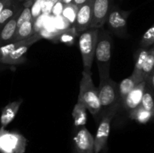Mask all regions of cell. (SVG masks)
Returning <instances> with one entry per match:
<instances>
[{"mask_svg":"<svg viewBox=\"0 0 154 153\" xmlns=\"http://www.w3.org/2000/svg\"><path fill=\"white\" fill-rule=\"evenodd\" d=\"M154 44V25L147 29L141 38L140 46L141 48H150Z\"/></svg>","mask_w":154,"mask_h":153,"instance_id":"d4e9b609","label":"cell"},{"mask_svg":"<svg viewBox=\"0 0 154 153\" xmlns=\"http://www.w3.org/2000/svg\"><path fill=\"white\" fill-rule=\"evenodd\" d=\"M23 100H17L10 102L2 109L1 116H0V124L1 128H5L8 125L16 116L20 106L22 104Z\"/></svg>","mask_w":154,"mask_h":153,"instance_id":"4fadbf2b","label":"cell"},{"mask_svg":"<svg viewBox=\"0 0 154 153\" xmlns=\"http://www.w3.org/2000/svg\"><path fill=\"white\" fill-rule=\"evenodd\" d=\"M35 0H25L23 4V8H31V7L32 6Z\"/></svg>","mask_w":154,"mask_h":153,"instance_id":"1f68e13d","label":"cell"},{"mask_svg":"<svg viewBox=\"0 0 154 153\" xmlns=\"http://www.w3.org/2000/svg\"><path fill=\"white\" fill-rule=\"evenodd\" d=\"M44 1L45 0H35L32 6L31 7V13L33 20H35L38 16L42 14Z\"/></svg>","mask_w":154,"mask_h":153,"instance_id":"4316f807","label":"cell"},{"mask_svg":"<svg viewBox=\"0 0 154 153\" xmlns=\"http://www.w3.org/2000/svg\"><path fill=\"white\" fill-rule=\"evenodd\" d=\"M73 140L77 152L94 153V137L85 126L78 128Z\"/></svg>","mask_w":154,"mask_h":153,"instance_id":"9c48e42d","label":"cell"},{"mask_svg":"<svg viewBox=\"0 0 154 153\" xmlns=\"http://www.w3.org/2000/svg\"><path fill=\"white\" fill-rule=\"evenodd\" d=\"M99 30V28H90L79 34L78 44L82 57L84 71H91L95 58Z\"/></svg>","mask_w":154,"mask_h":153,"instance_id":"277c9868","label":"cell"},{"mask_svg":"<svg viewBox=\"0 0 154 153\" xmlns=\"http://www.w3.org/2000/svg\"><path fill=\"white\" fill-rule=\"evenodd\" d=\"M26 144L23 135L0 128V153H24Z\"/></svg>","mask_w":154,"mask_h":153,"instance_id":"5b68a950","label":"cell"},{"mask_svg":"<svg viewBox=\"0 0 154 153\" xmlns=\"http://www.w3.org/2000/svg\"><path fill=\"white\" fill-rule=\"evenodd\" d=\"M79 88L78 101L85 106L96 122L99 123L101 119V104L98 88L93 83L91 71L83 70Z\"/></svg>","mask_w":154,"mask_h":153,"instance_id":"6da1fadb","label":"cell"},{"mask_svg":"<svg viewBox=\"0 0 154 153\" xmlns=\"http://www.w3.org/2000/svg\"><path fill=\"white\" fill-rule=\"evenodd\" d=\"M154 67V50L153 48L149 49L148 55H147V58L144 63L142 68V75L144 80L146 79L147 76L153 71Z\"/></svg>","mask_w":154,"mask_h":153,"instance_id":"cb8c5ba5","label":"cell"},{"mask_svg":"<svg viewBox=\"0 0 154 153\" xmlns=\"http://www.w3.org/2000/svg\"><path fill=\"white\" fill-rule=\"evenodd\" d=\"M111 0H94L93 6V18L90 28H100L106 22L110 10Z\"/></svg>","mask_w":154,"mask_h":153,"instance_id":"30bf717a","label":"cell"},{"mask_svg":"<svg viewBox=\"0 0 154 153\" xmlns=\"http://www.w3.org/2000/svg\"><path fill=\"white\" fill-rule=\"evenodd\" d=\"M153 25H154V24H153Z\"/></svg>","mask_w":154,"mask_h":153,"instance_id":"ab89813d","label":"cell"},{"mask_svg":"<svg viewBox=\"0 0 154 153\" xmlns=\"http://www.w3.org/2000/svg\"><path fill=\"white\" fill-rule=\"evenodd\" d=\"M63 8H64V4H63L61 0H60V1L57 2L54 4L51 14H52L54 16H60V15H62V12H63Z\"/></svg>","mask_w":154,"mask_h":153,"instance_id":"f1b7e54d","label":"cell"},{"mask_svg":"<svg viewBox=\"0 0 154 153\" xmlns=\"http://www.w3.org/2000/svg\"><path fill=\"white\" fill-rule=\"evenodd\" d=\"M94 0H87L78 7L74 28L78 34L90 28L93 18V6Z\"/></svg>","mask_w":154,"mask_h":153,"instance_id":"52a82bcc","label":"cell"},{"mask_svg":"<svg viewBox=\"0 0 154 153\" xmlns=\"http://www.w3.org/2000/svg\"><path fill=\"white\" fill-rule=\"evenodd\" d=\"M145 86V80L138 83L125 98L121 106H123L128 112L138 107L141 104Z\"/></svg>","mask_w":154,"mask_h":153,"instance_id":"8fae6325","label":"cell"},{"mask_svg":"<svg viewBox=\"0 0 154 153\" xmlns=\"http://www.w3.org/2000/svg\"><path fill=\"white\" fill-rule=\"evenodd\" d=\"M113 39L111 34L104 27L99 28L96 43L95 58L99 70L100 80L110 77Z\"/></svg>","mask_w":154,"mask_h":153,"instance_id":"3957f363","label":"cell"},{"mask_svg":"<svg viewBox=\"0 0 154 153\" xmlns=\"http://www.w3.org/2000/svg\"><path fill=\"white\" fill-rule=\"evenodd\" d=\"M153 70H154V67H153Z\"/></svg>","mask_w":154,"mask_h":153,"instance_id":"74e56055","label":"cell"},{"mask_svg":"<svg viewBox=\"0 0 154 153\" xmlns=\"http://www.w3.org/2000/svg\"><path fill=\"white\" fill-rule=\"evenodd\" d=\"M140 83L135 78L131 75L129 77L126 78V79L123 80L120 84H118L119 86V93H120V101H121V106L122 103L124 100L125 98L127 96V94L138 85Z\"/></svg>","mask_w":154,"mask_h":153,"instance_id":"d6986e66","label":"cell"},{"mask_svg":"<svg viewBox=\"0 0 154 153\" xmlns=\"http://www.w3.org/2000/svg\"><path fill=\"white\" fill-rule=\"evenodd\" d=\"M78 7L75 5L73 3L66 4L63 8V12H62V16L69 22L72 26H74L75 20H76L77 13H78Z\"/></svg>","mask_w":154,"mask_h":153,"instance_id":"44dd1931","label":"cell"},{"mask_svg":"<svg viewBox=\"0 0 154 153\" xmlns=\"http://www.w3.org/2000/svg\"><path fill=\"white\" fill-rule=\"evenodd\" d=\"M149 49L150 48H140L136 52L135 67H134L133 72L131 75L134 78H135L139 82L144 80L142 75V68L144 62H145L147 55H148Z\"/></svg>","mask_w":154,"mask_h":153,"instance_id":"9a60e30c","label":"cell"},{"mask_svg":"<svg viewBox=\"0 0 154 153\" xmlns=\"http://www.w3.org/2000/svg\"><path fill=\"white\" fill-rule=\"evenodd\" d=\"M33 21H34L33 20L26 21L21 24L20 26L17 27L16 32L14 36L12 42L24 40L33 35L35 34L34 29H33Z\"/></svg>","mask_w":154,"mask_h":153,"instance_id":"e0dca14e","label":"cell"},{"mask_svg":"<svg viewBox=\"0 0 154 153\" xmlns=\"http://www.w3.org/2000/svg\"><path fill=\"white\" fill-rule=\"evenodd\" d=\"M18 1H20V2H21V1H23V0H18Z\"/></svg>","mask_w":154,"mask_h":153,"instance_id":"8d00e7d4","label":"cell"},{"mask_svg":"<svg viewBox=\"0 0 154 153\" xmlns=\"http://www.w3.org/2000/svg\"><path fill=\"white\" fill-rule=\"evenodd\" d=\"M32 20V16L31 13V8H24L21 10L19 16H18L17 21V27L20 26L21 24L23 23V22L29 20Z\"/></svg>","mask_w":154,"mask_h":153,"instance_id":"484cf974","label":"cell"},{"mask_svg":"<svg viewBox=\"0 0 154 153\" xmlns=\"http://www.w3.org/2000/svg\"><path fill=\"white\" fill-rule=\"evenodd\" d=\"M19 8L14 2L5 8L0 13V28L11 19L14 16L15 14L18 11Z\"/></svg>","mask_w":154,"mask_h":153,"instance_id":"603a6c76","label":"cell"},{"mask_svg":"<svg viewBox=\"0 0 154 153\" xmlns=\"http://www.w3.org/2000/svg\"><path fill=\"white\" fill-rule=\"evenodd\" d=\"M20 8L14 16L11 18L1 28H0V46L12 42L17 30V21L21 12Z\"/></svg>","mask_w":154,"mask_h":153,"instance_id":"7c38bea8","label":"cell"},{"mask_svg":"<svg viewBox=\"0 0 154 153\" xmlns=\"http://www.w3.org/2000/svg\"><path fill=\"white\" fill-rule=\"evenodd\" d=\"M87 1V0H73V4H75V5H77L78 7H80L81 4L85 3Z\"/></svg>","mask_w":154,"mask_h":153,"instance_id":"d6a6232c","label":"cell"},{"mask_svg":"<svg viewBox=\"0 0 154 153\" xmlns=\"http://www.w3.org/2000/svg\"><path fill=\"white\" fill-rule=\"evenodd\" d=\"M152 48H153V50H154V44H153V46H152Z\"/></svg>","mask_w":154,"mask_h":153,"instance_id":"d590c367","label":"cell"},{"mask_svg":"<svg viewBox=\"0 0 154 153\" xmlns=\"http://www.w3.org/2000/svg\"><path fill=\"white\" fill-rule=\"evenodd\" d=\"M60 0H45L44 1L43 7H42V14H45L49 15L51 13L54 4L59 2Z\"/></svg>","mask_w":154,"mask_h":153,"instance_id":"83f0119b","label":"cell"},{"mask_svg":"<svg viewBox=\"0 0 154 153\" xmlns=\"http://www.w3.org/2000/svg\"><path fill=\"white\" fill-rule=\"evenodd\" d=\"M74 153H78V152H77L76 151H75V150H74Z\"/></svg>","mask_w":154,"mask_h":153,"instance_id":"e575fe53","label":"cell"},{"mask_svg":"<svg viewBox=\"0 0 154 153\" xmlns=\"http://www.w3.org/2000/svg\"><path fill=\"white\" fill-rule=\"evenodd\" d=\"M130 14L131 11L120 9L110 10L105 23L111 32L123 38L127 37V19Z\"/></svg>","mask_w":154,"mask_h":153,"instance_id":"8992f818","label":"cell"},{"mask_svg":"<svg viewBox=\"0 0 154 153\" xmlns=\"http://www.w3.org/2000/svg\"><path fill=\"white\" fill-rule=\"evenodd\" d=\"M112 119L113 117L105 116L99 121L97 131L94 138V153H100L106 150Z\"/></svg>","mask_w":154,"mask_h":153,"instance_id":"ba28073f","label":"cell"},{"mask_svg":"<svg viewBox=\"0 0 154 153\" xmlns=\"http://www.w3.org/2000/svg\"><path fill=\"white\" fill-rule=\"evenodd\" d=\"M153 118H154V116H153Z\"/></svg>","mask_w":154,"mask_h":153,"instance_id":"f35d334b","label":"cell"},{"mask_svg":"<svg viewBox=\"0 0 154 153\" xmlns=\"http://www.w3.org/2000/svg\"><path fill=\"white\" fill-rule=\"evenodd\" d=\"M14 2V0H0V13Z\"/></svg>","mask_w":154,"mask_h":153,"instance_id":"4dcf8cb0","label":"cell"},{"mask_svg":"<svg viewBox=\"0 0 154 153\" xmlns=\"http://www.w3.org/2000/svg\"><path fill=\"white\" fill-rule=\"evenodd\" d=\"M154 114L143 108L141 105L129 112V117L141 124H145L153 118Z\"/></svg>","mask_w":154,"mask_h":153,"instance_id":"ac0fdd59","label":"cell"},{"mask_svg":"<svg viewBox=\"0 0 154 153\" xmlns=\"http://www.w3.org/2000/svg\"><path fill=\"white\" fill-rule=\"evenodd\" d=\"M72 117L74 118V124L77 128L84 127L87 123V108L84 104L77 101L72 110Z\"/></svg>","mask_w":154,"mask_h":153,"instance_id":"2e32d148","label":"cell"},{"mask_svg":"<svg viewBox=\"0 0 154 153\" xmlns=\"http://www.w3.org/2000/svg\"><path fill=\"white\" fill-rule=\"evenodd\" d=\"M61 2H63V4H64V5L71 4V3H73V0H61Z\"/></svg>","mask_w":154,"mask_h":153,"instance_id":"836d02e7","label":"cell"},{"mask_svg":"<svg viewBox=\"0 0 154 153\" xmlns=\"http://www.w3.org/2000/svg\"><path fill=\"white\" fill-rule=\"evenodd\" d=\"M146 82V83L147 85H149V86L152 88L153 92H154V70H153V71L148 75V76L146 77V79L144 80Z\"/></svg>","mask_w":154,"mask_h":153,"instance_id":"f546056e","label":"cell"},{"mask_svg":"<svg viewBox=\"0 0 154 153\" xmlns=\"http://www.w3.org/2000/svg\"><path fill=\"white\" fill-rule=\"evenodd\" d=\"M31 46L32 45L26 44L20 46L19 48L10 52L5 58H2L0 60V63L12 65V64H19L24 62L26 60V54Z\"/></svg>","mask_w":154,"mask_h":153,"instance_id":"5bb4252c","label":"cell"},{"mask_svg":"<svg viewBox=\"0 0 154 153\" xmlns=\"http://www.w3.org/2000/svg\"><path fill=\"white\" fill-rule=\"evenodd\" d=\"M78 34L74 26H71L65 31L61 32L59 34L57 40L60 42L67 44H72Z\"/></svg>","mask_w":154,"mask_h":153,"instance_id":"7402d4cb","label":"cell"},{"mask_svg":"<svg viewBox=\"0 0 154 153\" xmlns=\"http://www.w3.org/2000/svg\"><path fill=\"white\" fill-rule=\"evenodd\" d=\"M98 92L101 104V118L105 116L114 118L121 106L118 83L111 77L100 80Z\"/></svg>","mask_w":154,"mask_h":153,"instance_id":"7a4b0ae2","label":"cell"},{"mask_svg":"<svg viewBox=\"0 0 154 153\" xmlns=\"http://www.w3.org/2000/svg\"><path fill=\"white\" fill-rule=\"evenodd\" d=\"M141 105L143 108L154 114V92L152 88L146 83Z\"/></svg>","mask_w":154,"mask_h":153,"instance_id":"ffe728a7","label":"cell"}]
</instances>
